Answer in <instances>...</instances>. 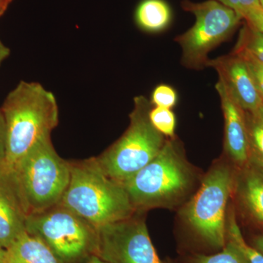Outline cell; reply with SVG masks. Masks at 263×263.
Listing matches in <instances>:
<instances>
[{"label":"cell","mask_w":263,"mask_h":263,"mask_svg":"<svg viewBox=\"0 0 263 263\" xmlns=\"http://www.w3.org/2000/svg\"><path fill=\"white\" fill-rule=\"evenodd\" d=\"M233 52L239 54L248 65L249 70L253 76L255 84L258 88L259 93L263 99V63L249 52L241 49H234Z\"/></svg>","instance_id":"603a6c76"},{"label":"cell","mask_w":263,"mask_h":263,"mask_svg":"<svg viewBox=\"0 0 263 263\" xmlns=\"http://www.w3.org/2000/svg\"><path fill=\"white\" fill-rule=\"evenodd\" d=\"M235 49L245 50L263 63V33L246 24Z\"/></svg>","instance_id":"ffe728a7"},{"label":"cell","mask_w":263,"mask_h":263,"mask_svg":"<svg viewBox=\"0 0 263 263\" xmlns=\"http://www.w3.org/2000/svg\"><path fill=\"white\" fill-rule=\"evenodd\" d=\"M235 182L231 166L224 160L217 161L180 211L183 224L197 239L214 250L220 251L226 245L228 205Z\"/></svg>","instance_id":"277c9868"},{"label":"cell","mask_w":263,"mask_h":263,"mask_svg":"<svg viewBox=\"0 0 263 263\" xmlns=\"http://www.w3.org/2000/svg\"><path fill=\"white\" fill-rule=\"evenodd\" d=\"M196 181L181 142L167 138L160 153L124 183L137 212L155 208L174 209L185 201Z\"/></svg>","instance_id":"7a4b0ae2"},{"label":"cell","mask_w":263,"mask_h":263,"mask_svg":"<svg viewBox=\"0 0 263 263\" xmlns=\"http://www.w3.org/2000/svg\"><path fill=\"white\" fill-rule=\"evenodd\" d=\"M150 100L143 95L134 98L127 130L102 155L95 157L103 172L110 179L127 182L154 160L167 138L152 125Z\"/></svg>","instance_id":"8992f818"},{"label":"cell","mask_w":263,"mask_h":263,"mask_svg":"<svg viewBox=\"0 0 263 263\" xmlns=\"http://www.w3.org/2000/svg\"><path fill=\"white\" fill-rule=\"evenodd\" d=\"M26 230L42 240L60 263H84L96 252L98 228L60 204L27 216Z\"/></svg>","instance_id":"52a82bcc"},{"label":"cell","mask_w":263,"mask_h":263,"mask_svg":"<svg viewBox=\"0 0 263 263\" xmlns=\"http://www.w3.org/2000/svg\"><path fill=\"white\" fill-rule=\"evenodd\" d=\"M208 67L215 69L220 80L245 112L263 107V99L245 60L238 53L209 60Z\"/></svg>","instance_id":"30bf717a"},{"label":"cell","mask_w":263,"mask_h":263,"mask_svg":"<svg viewBox=\"0 0 263 263\" xmlns=\"http://www.w3.org/2000/svg\"><path fill=\"white\" fill-rule=\"evenodd\" d=\"M27 214L10 174L0 179V249L8 248L26 230Z\"/></svg>","instance_id":"7c38bea8"},{"label":"cell","mask_w":263,"mask_h":263,"mask_svg":"<svg viewBox=\"0 0 263 263\" xmlns=\"http://www.w3.org/2000/svg\"><path fill=\"white\" fill-rule=\"evenodd\" d=\"M178 101L176 89L167 84H160L152 91L150 102L152 106L171 109Z\"/></svg>","instance_id":"7402d4cb"},{"label":"cell","mask_w":263,"mask_h":263,"mask_svg":"<svg viewBox=\"0 0 263 263\" xmlns=\"http://www.w3.org/2000/svg\"><path fill=\"white\" fill-rule=\"evenodd\" d=\"M13 0H0V16L4 14Z\"/></svg>","instance_id":"4316f807"},{"label":"cell","mask_w":263,"mask_h":263,"mask_svg":"<svg viewBox=\"0 0 263 263\" xmlns=\"http://www.w3.org/2000/svg\"><path fill=\"white\" fill-rule=\"evenodd\" d=\"M10 53V51L9 48L7 47L4 43L2 42L1 40H0V65L4 62L5 59L9 56Z\"/></svg>","instance_id":"d4e9b609"},{"label":"cell","mask_w":263,"mask_h":263,"mask_svg":"<svg viewBox=\"0 0 263 263\" xmlns=\"http://www.w3.org/2000/svg\"><path fill=\"white\" fill-rule=\"evenodd\" d=\"M135 18L144 32H160L171 24L172 12L164 0H142L137 7Z\"/></svg>","instance_id":"9a60e30c"},{"label":"cell","mask_w":263,"mask_h":263,"mask_svg":"<svg viewBox=\"0 0 263 263\" xmlns=\"http://www.w3.org/2000/svg\"><path fill=\"white\" fill-rule=\"evenodd\" d=\"M6 124L4 167L10 173L59 124V107L51 91L37 82L21 81L3 108Z\"/></svg>","instance_id":"6da1fadb"},{"label":"cell","mask_w":263,"mask_h":263,"mask_svg":"<svg viewBox=\"0 0 263 263\" xmlns=\"http://www.w3.org/2000/svg\"><path fill=\"white\" fill-rule=\"evenodd\" d=\"M0 263H60L47 246L27 231L8 248L0 249Z\"/></svg>","instance_id":"5bb4252c"},{"label":"cell","mask_w":263,"mask_h":263,"mask_svg":"<svg viewBox=\"0 0 263 263\" xmlns=\"http://www.w3.org/2000/svg\"><path fill=\"white\" fill-rule=\"evenodd\" d=\"M181 7L196 18L191 28L175 38L182 51L181 64L191 70H202L208 67L209 53L227 41L243 19L217 0H183Z\"/></svg>","instance_id":"ba28073f"},{"label":"cell","mask_w":263,"mask_h":263,"mask_svg":"<svg viewBox=\"0 0 263 263\" xmlns=\"http://www.w3.org/2000/svg\"><path fill=\"white\" fill-rule=\"evenodd\" d=\"M254 247L263 254V235L256 237L253 241Z\"/></svg>","instance_id":"484cf974"},{"label":"cell","mask_w":263,"mask_h":263,"mask_svg":"<svg viewBox=\"0 0 263 263\" xmlns=\"http://www.w3.org/2000/svg\"><path fill=\"white\" fill-rule=\"evenodd\" d=\"M249 143V162L263 168V107L245 112Z\"/></svg>","instance_id":"2e32d148"},{"label":"cell","mask_w":263,"mask_h":263,"mask_svg":"<svg viewBox=\"0 0 263 263\" xmlns=\"http://www.w3.org/2000/svg\"><path fill=\"white\" fill-rule=\"evenodd\" d=\"M6 174L7 172L5 171L4 164H3V162H0V179L3 178V176Z\"/></svg>","instance_id":"f1b7e54d"},{"label":"cell","mask_w":263,"mask_h":263,"mask_svg":"<svg viewBox=\"0 0 263 263\" xmlns=\"http://www.w3.org/2000/svg\"><path fill=\"white\" fill-rule=\"evenodd\" d=\"M8 174L28 216L60 204L70 181V162L60 157L48 137Z\"/></svg>","instance_id":"5b68a950"},{"label":"cell","mask_w":263,"mask_h":263,"mask_svg":"<svg viewBox=\"0 0 263 263\" xmlns=\"http://www.w3.org/2000/svg\"><path fill=\"white\" fill-rule=\"evenodd\" d=\"M149 119L154 127L167 138L176 137V115L171 109L152 107Z\"/></svg>","instance_id":"44dd1931"},{"label":"cell","mask_w":263,"mask_h":263,"mask_svg":"<svg viewBox=\"0 0 263 263\" xmlns=\"http://www.w3.org/2000/svg\"><path fill=\"white\" fill-rule=\"evenodd\" d=\"M70 167V181L60 205L97 228L136 214L124 185L109 178L95 157L71 161Z\"/></svg>","instance_id":"3957f363"},{"label":"cell","mask_w":263,"mask_h":263,"mask_svg":"<svg viewBox=\"0 0 263 263\" xmlns=\"http://www.w3.org/2000/svg\"><path fill=\"white\" fill-rule=\"evenodd\" d=\"M6 149V124L3 110L0 108V162L4 163Z\"/></svg>","instance_id":"cb8c5ba5"},{"label":"cell","mask_w":263,"mask_h":263,"mask_svg":"<svg viewBox=\"0 0 263 263\" xmlns=\"http://www.w3.org/2000/svg\"><path fill=\"white\" fill-rule=\"evenodd\" d=\"M224 121V151L228 160L238 168L249 162V143L245 111L220 80L216 84Z\"/></svg>","instance_id":"8fae6325"},{"label":"cell","mask_w":263,"mask_h":263,"mask_svg":"<svg viewBox=\"0 0 263 263\" xmlns=\"http://www.w3.org/2000/svg\"><path fill=\"white\" fill-rule=\"evenodd\" d=\"M84 263H108L107 262H105V261L103 260L98 257V256L92 255L89 257V259H87V260Z\"/></svg>","instance_id":"83f0119b"},{"label":"cell","mask_w":263,"mask_h":263,"mask_svg":"<svg viewBox=\"0 0 263 263\" xmlns=\"http://www.w3.org/2000/svg\"><path fill=\"white\" fill-rule=\"evenodd\" d=\"M228 213L226 226V240L233 243L248 263H263V254L257 249L245 241L235 213L232 209Z\"/></svg>","instance_id":"ac0fdd59"},{"label":"cell","mask_w":263,"mask_h":263,"mask_svg":"<svg viewBox=\"0 0 263 263\" xmlns=\"http://www.w3.org/2000/svg\"><path fill=\"white\" fill-rule=\"evenodd\" d=\"M259 2H260L261 5H262V6L263 7V0H259Z\"/></svg>","instance_id":"f546056e"},{"label":"cell","mask_w":263,"mask_h":263,"mask_svg":"<svg viewBox=\"0 0 263 263\" xmlns=\"http://www.w3.org/2000/svg\"><path fill=\"white\" fill-rule=\"evenodd\" d=\"M234 10L246 24L263 33V7L259 0H217Z\"/></svg>","instance_id":"e0dca14e"},{"label":"cell","mask_w":263,"mask_h":263,"mask_svg":"<svg viewBox=\"0 0 263 263\" xmlns=\"http://www.w3.org/2000/svg\"><path fill=\"white\" fill-rule=\"evenodd\" d=\"M234 190L252 219L263 224V168L249 162L235 176Z\"/></svg>","instance_id":"4fadbf2b"},{"label":"cell","mask_w":263,"mask_h":263,"mask_svg":"<svg viewBox=\"0 0 263 263\" xmlns=\"http://www.w3.org/2000/svg\"><path fill=\"white\" fill-rule=\"evenodd\" d=\"M141 213L98 228L95 255L108 263H163Z\"/></svg>","instance_id":"9c48e42d"},{"label":"cell","mask_w":263,"mask_h":263,"mask_svg":"<svg viewBox=\"0 0 263 263\" xmlns=\"http://www.w3.org/2000/svg\"><path fill=\"white\" fill-rule=\"evenodd\" d=\"M190 263H248L233 243L226 240L220 252L214 254H195L190 258Z\"/></svg>","instance_id":"d6986e66"}]
</instances>
